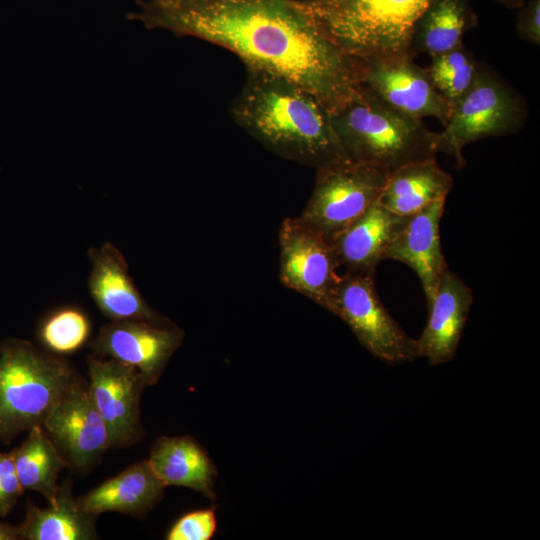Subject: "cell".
<instances>
[{"mask_svg":"<svg viewBox=\"0 0 540 540\" xmlns=\"http://www.w3.org/2000/svg\"><path fill=\"white\" fill-rule=\"evenodd\" d=\"M166 487L145 460L129 466L76 500L84 511L96 516L118 512L140 517L161 500Z\"/></svg>","mask_w":540,"mask_h":540,"instance_id":"ac0fdd59","label":"cell"},{"mask_svg":"<svg viewBox=\"0 0 540 540\" xmlns=\"http://www.w3.org/2000/svg\"><path fill=\"white\" fill-rule=\"evenodd\" d=\"M433 1L317 0L299 4L348 56L390 58L410 57L416 23Z\"/></svg>","mask_w":540,"mask_h":540,"instance_id":"277c9868","label":"cell"},{"mask_svg":"<svg viewBox=\"0 0 540 540\" xmlns=\"http://www.w3.org/2000/svg\"><path fill=\"white\" fill-rule=\"evenodd\" d=\"M213 508L189 512L179 518L166 535L167 540H209L216 531Z\"/></svg>","mask_w":540,"mask_h":540,"instance_id":"484cf974","label":"cell"},{"mask_svg":"<svg viewBox=\"0 0 540 540\" xmlns=\"http://www.w3.org/2000/svg\"><path fill=\"white\" fill-rule=\"evenodd\" d=\"M516 30L522 40L540 45V0H529L521 6Z\"/></svg>","mask_w":540,"mask_h":540,"instance_id":"83f0119b","label":"cell"},{"mask_svg":"<svg viewBox=\"0 0 540 540\" xmlns=\"http://www.w3.org/2000/svg\"><path fill=\"white\" fill-rule=\"evenodd\" d=\"M316 171L313 192L298 217L330 242L377 200L391 174L351 161Z\"/></svg>","mask_w":540,"mask_h":540,"instance_id":"ba28073f","label":"cell"},{"mask_svg":"<svg viewBox=\"0 0 540 540\" xmlns=\"http://www.w3.org/2000/svg\"><path fill=\"white\" fill-rule=\"evenodd\" d=\"M91 323L86 313L75 306L58 308L41 322L38 338L45 349L56 355L71 354L88 340Z\"/></svg>","mask_w":540,"mask_h":540,"instance_id":"d4e9b609","label":"cell"},{"mask_svg":"<svg viewBox=\"0 0 540 540\" xmlns=\"http://www.w3.org/2000/svg\"><path fill=\"white\" fill-rule=\"evenodd\" d=\"M147 460L166 486L187 487L214 499L215 467L190 436L157 439Z\"/></svg>","mask_w":540,"mask_h":540,"instance_id":"ffe728a7","label":"cell"},{"mask_svg":"<svg viewBox=\"0 0 540 540\" xmlns=\"http://www.w3.org/2000/svg\"><path fill=\"white\" fill-rule=\"evenodd\" d=\"M42 427L69 466L78 470L90 469L111 448L108 427L88 385L79 379L56 402Z\"/></svg>","mask_w":540,"mask_h":540,"instance_id":"8fae6325","label":"cell"},{"mask_svg":"<svg viewBox=\"0 0 540 540\" xmlns=\"http://www.w3.org/2000/svg\"><path fill=\"white\" fill-rule=\"evenodd\" d=\"M78 379L69 363L29 341H0V442L43 424Z\"/></svg>","mask_w":540,"mask_h":540,"instance_id":"5b68a950","label":"cell"},{"mask_svg":"<svg viewBox=\"0 0 540 540\" xmlns=\"http://www.w3.org/2000/svg\"><path fill=\"white\" fill-rule=\"evenodd\" d=\"M495 1L501 3L502 5L508 8H518V7H521L525 3V0H495Z\"/></svg>","mask_w":540,"mask_h":540,"instance_id":"f546056e","label":"cell"},{"mask_svg":"<svg viewBox=\"0 0 540 540\" xmlns=\"http://www.w3.org/2000/svg\"><path fill=\"white\" fill-rule=\"evenodd\" d=\"M478 65L473 53L461 44L432 57L426 68L436 90L452 108L471 88Z\"/></svg>","mask_w":540,"mask_h":540,"instance_id":"cb8c5ba5","label":"cell"},{"mask_svg":"<svg viewBox=\"0 0 540 540\" xmlns=\"http://www.w3.org/2000/svg\"><path fill=\"white\" fill-rule=\"evenodd\" d=\"M325 309L343 320L365 349L382 361L401 364L419 358L416 339L404 332L379 299L374 275H340Z\"/></svg>","mask_w":540,"mask_h":540,"instance_id":"52a82bcc","label":"cell"},{"mask_svg":"<svg viewBox=\"0 0 540 540\" xmlns=\"http://www.w3.org/2000/svg\"><path fill=\"white\" fill-rule=\"evenodd\" d=\"M182 339V330L170 321L121 320L105 324L90 347L98 356L135 369L149 386L158 381Z\"/></svg>","mask_w":540,"mask_h":540,"instance_id":"7c38bea8","label":"cell"},{"mask_svg":"<svg viewBox=\"0 0 540 540\" xmlns=\"http://www.w3.org/2000/svg\"><path fill=\"white\" fill-rule=\"evenodd\" d=\"M298 3H310V2H314V1H317V0H294Z\"/></svg>","mask_w":540,"mask_h":540,"instance_id":"4dcf8cb0","label":"cell"},{"mask_svg":"<svg viewBox=\"0 0 540 540\" xmlns=\"http://www.w3.org/2000/svg\"><path fill=\"white\" fill-rule=\"evenodd\" d=\"M408 217L388 211L376 200L331 241L339 267L346 273L374 275L386 247Z\"/></svg>","mask_w":540,"mask_h":540,"instance_id":"e0dca14e","label":"cell"},{"mask_svg":"<svg viewBox=\"0 0 540 540\" xmlns=\"http://www.w3.org/2000/svg\"><path fill=\"white\" fill-rule=\"evenodd\" d=\"M470 20L465 0H434L416 23L409 56L426 53L432 58L457 48Z\"/></svg>","mask_w":540,"mask_h":540,"instance_id":"603a6c76","label":"cell"},{"mask_svg":"<svg viewBox=\"0 0 540 540\" xmlns=\"http://www.w3.org/2000/svg\"><path fill=\"white\" fill-rule=\"evenodd\" d=\"M88 287L99 311L110 321L166 322L144 300L129 274L124 255L111 243L91 248Z\"/></svg>","mask_w":540,"mask_h":540,"instance_id":"5bb4252c","label":"cell"},{"mask_svg":"<svg viewBox=\"0 0 540 540\" xmlns=\"http://www.w3.org/2000/svg\"><path fill=\"white\" fill-rule=\"evenodd\" d=\"M88 390L104 419L111 448L133 443L141 434L140 397L147 386L141 374L116 360L88 357Z\"/></svg>","mask_w":540,"mask_h":540,"instance_id":"4fadbf2b","label":"cell"},{"mask_svg":"<svg viewBox=\"0 0 540 540\" xmlns=\"http://www.w3.org/2000/svg\"><path fill=\"white\" fill-rule=\"evenodd\" d=\"M235 123L269 151L315 169L350 161L331 111L311 92L279 75L246 68L230 106Z\"/></svg>","mask_w":540,"mask_h":540,"instance_id":"7a4b0ae2","label":"cell"},{"mask_svg":"<svg viewBox=\"0 0 540 540\" xmlns=\"http://www.w3.org/2000/svg\"><path fill=\"white\" fill-rule=\"evenodd\" d=\"M18 527L8 523L0 522V540H18Z\"/></svg>","mask_w":540,"mask_h":540,"instance_id":"f1b7e54d","label":"cell"},{"mask_svg":"<svg viewBox=\"0 0 540 540\" xmlns=\"http://www.w3.org/2000/svg\"><path fill=\"white\" fill-rule=\"evenodd\" d=\"M353 59L356 90L406 116L434 117L446 123L451 107L436 90L426 67L408 56Z\"/></svg>","mask_w":540,"mask_h":540,"instance_id":"9c48e42d","label":"cell"},{"mask_svg":"<svg viewBox=\"0 0 540 540\" xmlns=\"http://www.w3.org/2000/svg\"><path fill=\"white\" fill-rule=\"evenodd\" d=\"M333 126L351 162L388 172L435 158L437 133L421 119L401 114L364 92L331 112Z\"/></svg>","mask_w":540,"mask_h":540,"instance_id":"3957f363","label":"cell"},{"mask_svg":"<svg viewBox=\"0 0 540 540\" xmlns=\"http://www.w3.org/2000/svg\"><path fill=\"white\" fill-rule=\"evenodd\" d=\"M446 199L410 215L404 227L386 247L382 259L408 265L419 277L429 305L443 273L448 269L440 239V221Z\"/></svg>","mask_w":540,"mask_h":540,"instance_id":"9a60e30c","label":"cell"},{"mask_svg":"<svg viewBox=\"0 0 540 540\" xmlns=\"http://www.w3.org/2000/svg\"><path fill=\"white\" fill-rule=\"evenodd\" d=\"M13 461L12 452L0 453V517L10 513L23 495Z\"/></svg>","mask_w":540,"mask_h":540,"instance_id":"4316f807","label":"cell"},{"mask_svg":"<svg viewBox=\"0 0 540 540\" xmlns=\"http://www.w3.org/2000/svg\"><path fill=\"white\" fill-rule=\"evenodd\" d=\"M96 517L78 505L66 482L48 507L27 503L24 521L17 527L20 539L25 540H94L99 538Z\"/></svg>","mask_w":540,"mask_h":540,"instance_id":"44dd1931","label":"cell"},{"mask_svg":"<svg viewBox=\"0 0 540 540\" xmlns=\"http://www.w3.org/2000/svg\"><path fill=\"white\" fill-rule=\"evenodd\" d=\"M22 488L40 493L48 503L56 500L60 472L70 467L41 425L28 430L26 439L12 451Z\"/></svg>","mask_w":540,"mask_h":540,"instance_id":"7402d4cb","label":"cell"},{"mask_svg":"<svg viewBox=\"0 0 540 540\" xmlns=\"http://www.w3.org/2000/svg\"><path fill=\"white\" fill-rule=\"evenodd\" d=\"M452 186V176L432 158L403 165L391 172L377 201L392 213L410 216L446 199Z\"/></svg>","mask_w":540,"mask_h":540,"instance_id":"d6986e66","label":"cell"},{"mask_svg":"<svg viewBox=\"0 0 540 540\" xmlns=\"http://www.w3.org/2000/svg\"><path fill=\"white\" fill-rule=\"evenodd\" d=\"M130 18L235 54L305 88L331 112L356 92L354 59L294 0H151Z\"/></svg>","mask_w":540,"mask_h":540,"instance_id":"6da1fadb","label":"cell"},{"mask_svg":"<svg viewBox=\"0 0 540 540\" xmlns=\"http://www.w3.org/2000/svg\"><path fill=\"white\" fill-rule=\"evenodd\" d=\"M472 303V289L457 274L446 269L428 305L427 324L416 339L418 356L426 358L432 366L452 360Z\"/></svg>","mask_w":540,"mask_h":540,"instance_id":"2e32d148","label":"cell"},{"mask_svg":"<svg viewBox=\"0 0 540 540\" xmlns=\"http://www.w3.org/2000/svg\"><path fill=\"white\" fill-rule=\"evenodd\" d=\"M527 118L524 98L494 71L479 64L471 88L451 108L443 130L437 133V151L452 155L463 166L464 147L517 133Z\"/></svg>","mask_w":540,"mask_h":540,"instance_id":"8992f818","label":"cell"},{"mask_svg":"<svg viewBox=\"0 0 540 540\" xmlns=\"http://www.w3.org/2000/svg\"><path fill=\"white\" fill-rule=\"evenodd\" d=\"M279 246L281 282L326 308L340 278L331 242L299 217H290L280 226Z\"/></svg>","mask_w":540,"mask_h":540,"instance_id":"30bf717a","label":"cell"}]
</instances>
